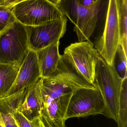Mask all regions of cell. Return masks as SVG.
Returning a JSON list of instances; mask_svg holds the SVG:
<instances>
[{"label":"cell","instance_id":"1","mask_svg":"<svg viewBox=\"0 0 127 127\" xmlns=\"http://www.w3.org/2000/svg\"><path fill=\"white\" fill-rule=\"evenodd\" d=\"M110 0H98L87 6L80 5L77 0H60L57 4L63 15L74 25V30L78 41H89L97 33L103 32L107 18Z\"/></svg>","mask_w":127,"mask_h":127},{"label":"cell","instance_id":"2","mask_svg":"<svg viewBox=\"0 0 127 127\" xmlns=\"http://www.w3.org/2000/svg\"><path fill=\"white\" fill-rule=\"evenodd\" d=\"M95 89V84L87 81L77 71L66 54L61 55L55 71L48 78L44 79L43 91L48 94L62 96L72 93L80 89Z\"/></svg>","mask_w":127,"mask_h":127},{"label":"cell","instance_id":"3","mask_svg":"<svg viewBox=\"0 0 127 127\" xmlns=\"http://www.w3.org/2000/svg\"><path fill=\"white\" fill-rule=\"evenodd\" d=\"M122 79L114 65H109L99 56L95 67L94 84L104 100L105 116L117 122Z\"/></svg>","mask_w":127,"mask_h":127},{"label":"cell","instance_id":"4","mask_svg":"<svg viewBox=\"0 0 127 127\" xmlns=\"http://www.w3.org/2000/svg\"><path fill=\"white\" fill-rule=\"evenodd\" d=\"M29 50L25 26L18 21L0 33V63L21 66Z\"/></svg>","mask_w":127,"mask_h":127},{"label":"cell","instance_id":"5","mask_svg":"<svg viewBox=\"0 0 127 127\" xmlns=\"http://www.w3.org/2000/svg\"><path fill=\"white\" fill-rule=\"evenodd\" d=\"M11 10L16 21L25 26H38L64 16L48 0H24L13 5Z\"/></svg>","mask_w":127,"mask_h":127},{"label":"cell","instance_id":"6","mask_svg":"<svg viewBox=\"0 0 127 127\" xmlns=\"http://www.w3.org/2000/svg\"><path fill=\"white\" fill-rule=\"evenodd\" d=\"M104 100L99 89H80L74 92L65 115V121L73 118H83L103 114Z\"/></svg>","mask_w":127,"mask_h":127},{"label":"cell","instance_id":"7","mask_svg":"<svg viewBox=\"0 0 127 127\" xmlns=\"http://www.w3.org/2000/svg\"><path fill=\"white\" fill-rule=\"evenodd\" d=\"M95 48L109 65L113 66L120 44V32L116 0H110L107 18L102 34L98 37Z\"/></svg>","mask_w":127,"mask_h":127},{"label":"cell","instance_id":"8","mask_svg":"<svg viewBox=\"0 0 127 127\" xmlns=\"http://www.w3.org/2000/svg\"><path fill=\"white\" fill-rule=\"evenodd\" d=\"M67 22L64 16L38 26H25L30 50L36 52L59 41L65 33Z\"/></svg>","mask_w":127,"mask_h":127},{"label":"cell","instance_id":"9","mask_svg":"<svg viewBox=\"0 0 127 127\" xmlns=\"http://www.w3.org/2000/svg\"><path fill=\"white\" fill-rule=\"evenodd\" d=\"M68 56L78 72L89 83L94 84L96 64L99 53L89 41L71 44L65 49Z\"/></svg>","mask_w":127,"mask_h":127},{"label":"cell","instance_id":"10","mask_svg":"<svg viewBox=\"0 0 127 127\" xmlns=\"http://www.w3.org/2000/svg\"><path fill=\"white\" fill-rule=\"evenodd\" d=\"M41 78L36 51L30 50L20 67L15 80L6 96L17 93L37 83Z\"/></svg>","mask_w":127,"mask_h":127},{"label":"cell","instance_id":"11","mask_svg":"<svg viewBox=\"0 0 127 127\" xmlns=\"http://www.w3.org/2000/svg\"><path fill=\"white\" fill-rule=\"evenodd\" d=\"M43 78H40L37 83L27 89L24 100L18 111L30 121L41 116L43 108L42 89Z\"/></svg>","mask_w":127,"mask_h":127},{"label":"cell","instance_id":"12","mask_svg":"<svg viewBox=\"0 0 127 127\" xmlns=\"http://www.w3.org/2000/svg\"><path fill=\"white\" fill-rule=\"evenodd\" d=\"M59 45V41L36 51L41 78H48L56 71L61 56Z\"/></svg>","mask_w":127,"mask_h":127},{"label":"cell","instance_id":"13","mask_svg":"<svg viewBox=\"0 0 127 127\" xmlns=\"http://www.w3.org/2000/svg\"><path fill=\"white\" fill-rule=\"evenodd\" d=\"M72 93L43 101L42 112L58 127H62L65 125V115Z\"/></svg>","mask_w":127,"mask_h":127},{"label":"cell","instance_id":"14","mask_svg":"<svg viewBox=\"0 0 127 127\" xmlns=\"http://www.w3.org/2000/svg\"><path fill=\"white\" fill-rule=\"evenodd\" d=\"M20 66L0 63V98L5 97L12 86Z\"/></svg>","mask_w":127,"mask_h":127},{"label":"cell","instance_id":"15","mask_svg":"<svg viewBox=\"0 0 127 127\" xmlns=\"http://www.w3.org/2000/svg\"><path fill=\"white\" fill-rule=\"evenodd\" d=\"M24 89L11 95L0 98V121L4 127H18L11 114V108Z\"/></svg>","mask_w":127,"mask_h":127},{"label":"cell","instance_id":"16","mask_svg":"<svg viewBox=\"0 0 127 127\" xmlns=\"http://www.w3.org/2000/svg\"><path fill=\"white\" fill-rule=\"evenodd\" d=\"M120 32V44L127 54V0H116Z\"/></svg>","mask_w":127,"mask_h":127},{"label":"cell","instance_id":"17","mask_svg":"<svg viewBox=\"0 0 127 127\" xmlns=\"http://www.w3.org/2000/svg\"><path fill=\"white\" fill-rule=\"evenodd\" d=\"M116 122L118 127H127V77L122 80Z\"/></svg>","mask_w":127,"mask_h":127},{"label":"cell","instance_id":"18","mask_svg":"<svg viewBox=\"0 0 127 127\" xmlns=\"http://www.w3.org/2000/svg\"><path fill=\"white\" fill-rule=\"evenodd\" d=\"M27 91V89L24 90L11 108V114L18 127H34L32 122L28 121L18 111V109L23 101Z\"/></svg>","mask_w":127,"mask_h":127},{"label":"cell","instance_id":"19","mask_svg":"<svg viewBox=\"0 0 127 127\" xmlns=\"http://www.w3.org/2000/svg\"><path fill=\"white\" fill-rule=\"evenodd\" d=\"M127 55L119 44L115 56L114 65L117 73L122 79L127 77Z\"/></svg>","mask_w":127,"mask_h":127},{"label":"cell","instance_id":"20","mask_svg":"<svg viewBox=\"0 0 127 127\" xmlns=\"http://www.w3.org/2000/svg\"><path fill=\"white\" fill-rule=\"evenodd\" d=\"M16 21L11 8L0 5V33Z\"/></svg>","mask_w":127,"mask_h":127},{"label":"cell","instance_id":"21","mask_svg":"<svg viewBox=\"0 0 127 127\" xmlns=\"http://www.w3.org/2000/svg\"><path fill=\"white\" fill-rule=\"evenodd\" d=\"M31 122L34 127H59L42 112L40 117ZM62 127H68L65 125Z\"/></svg>","mask_w":127,"mask_h":127},{"label":"cell","instance_id":"22","mask_svg":"<svg viewBox=\"0 0 127 127\" xmlns=\"http://www.w3.org/2000/svg\"><path fill=\"white\" fill-rule=\"evenodd\" d=\"M23 0H5L1 5L6 6L11 8L13 5Z\"/></svg>","mask_w":127,"mask_h":127},{"label":"cell","instance_id":"23","mask_svg":"<svg viewBox=\"0 0 127 127\" xmlns=\"http://www.w3.org/2000/svg\"><path fill=\"white\" fill-rule=\"evenodd\" d=\"M78 3L84 6H89L95 2L97 1L98 0H77Z\"/></svg>","mask_w":127,"mask_h":127},{"label":"cell","instance_id":"24","mask_svg":"<svg viewBox=\"0 0 127 127\" xmlns=\"http://www.w3.org/2000/svg\"><path fill=\"white\" fill-rule=\"evenodd\" d=\"M48 0L51 2V3L57 5L60 0Z\"/></svg>","mask_w":127,"mask_h":127},{"label":"cell","instance_id":"25","mask_svg":"<svg viewBox=\"0 0 127 127\" xmlns=\"http://www.w3.org/2000/svg\"><path fill=\"white\" fill-rule=\"evenodd\" d=\"M0 127H5L3 124V123L0 121Z\"/></svg>","mask_w":127,"mask_h":127},{"label":"cell","instance_id":"26","mask_svg":"<svg viewBox=\"0 0 127 127\" xmlns=\"http://www.w3.org/2000/svg\"><path fill=\"white\" fill-rule=\"evenodd\" d=\"M4 1L5 0H0V5H1Z\"/></svg>","mask_w":127,"mask_h":127}]
</instances>
